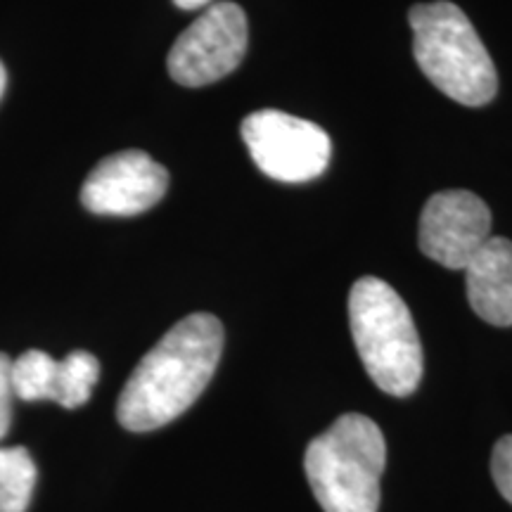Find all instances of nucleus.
I'll list each match as a JSON object with an SVG mask.
<instances>
[{
	"instance_id": "f257e3e1",
	"label": "nucleus",
	"mask_w": 512,
	"mask_h": 512,
	"mask_svg": "<svg viewBox=\"0 0 512 512\" xmlns=\"http://www.w3.org/2000/svg\"><path fill=\"white\" fill-rule=\"evenodd\" d=\"M223 354V325L211 313H192L147 351L121 389L117 420L128 432L169 425L200 399Z\"/></svg>"
},
{
	"instance_id": "f03ea898",
	"label": "nucleus",
	"mask_w": 512,
	"mask_h": 512,
	"mask_svg": "<svg viewBox=\"0 0 512 512\" xmlns=\"http://www.w3.org/2000/svg\"><path fill=\"white\" fill-rule=\"evenodd\" d=\"M387 441L361 413L337 418L306 448L304 470L323 512H377Z\"/></svg>"
},
{
	"instance_id": "7ed1b4c3",
	"label": "nucleus",
	"mask_w": 512,
	"mask_h": 512,
	"mask_svg": "<svg viewBox=\"0 0 512 512\" xmlns=\"http://www.w3.org/2000/svg\"><path fill=\"white\" fill-rule=\"evenodd\" d=\"M408 22L415 62L441 93L467 107L496 98V64L458 5L448 0L413 5Z\"/></svg>"
},
{
	"instance_id": "20e7f679",
	"label": "nucleus",
	"mask_w": 512,
	"mask_h": 512,
	"mask_svg": "<svg viewBox=\"0 0 512 512\" xmlns=\"http://www.w3.org/2000/svg\"><path fill=\"white\" fill-rule=\"evenodd\" d=\"M349 325L363 368L384 394L411 396L422 380V344L406 302L366 275L349 294Z\"/></svg>"
},
{
	"instance_id": "39448f33",
	"label": "nucleus",
	"mask_w": 512,
	"mask_h": 512,
	"mask_svg": "<svg viewBox=\"0 0 512 512\" xmlns=\"http://www.w3.org/2000/svg\"><path fill=\"white\" fill-rule=\"evenodd\" d=\"M240 131L254 164L280 183H309L330 164L332 140L309 119L259 110L242 121Z\"/></svg>"
},
{
	"instance_id": "423d86ee",
	"label": "nucleus",
	"mask_w": 512,
	"mask_h": 512,
	"mask_svg": "<svg viewBox=\"0 0 512 512\" xmlns=\"http://www.w3.org/2000/svg\"><path fill=\"white\" fill-rule=\"evenodd\" d=\"M247 43L245 10L238 3H214L176 38L166 67L181 86L202 88L235 72Z\"/></svg>"
},
{
	"instance_id": "0eeeda50",
	"label": "nucleus",
	"mask_w": 512,
	"mask_h": 512,
	"mask_svg": "<svg viewBox=\"0 0 512 512\" xmlns=\"http://www.w3.org/2000/svg\"><path fill=\"white\" fill-rule=\"evenodd\" d=\"M491 238V211L470 190H444L427 200L420 214L418 245L427 259L465 271Z\"/></svg>"
},
{
	"instance_id": "6e6552de",
	"label": "nucleus",
	"mask_w": 512,
	"mask_h": 512,
	"mask_svg": "<svg viewBox=\"0 0 512 512\" xmlns=\"http://www.w3.org/2000/svg\"><path fill=\"white\" fill-rule=\"evenodd\" d=\"M169 190V171L143 150L105 157L88 174L81 204L100 216H136L152 209Z\"/></svg>"
},
{
	"instance_id": "1a4fd4ad",
	"label": "nucleus",
	"mask_w": 512,
	"mask_h": 512,
	"mask_svg": "<svg viewBox=\"0 0 512 512\" xmlns=\"http://www.w3.org/2000/svg\"><path fill=\"white\" fill-rule=\"evenodd\" d=\"M100 377L98 358L72 351L55 361L46 351H24L12 361V389L22 401H55L62 408H79L91 399Z\"/></svg>"
},
{
	"instance_id": "9d476101",
	"label": "nucleus",
	"mask_w": 512,
	"mask_h": 512,
	"mask_svg": "<svg viewBox=\"0 0 512 512\" xmlns=\"http://www.w3.org/2000/svg\"><path fill=\"white\" fill-rule=\"evenodd\" d=\"M467 299L472 311L498 328L512 325V242L489 238L465 266Z\"/></svg>"
},
{
	"instance_id": "9b49d317",
	"label": "nucleus",
	"mask_w": 512,
	"mask_h": 512,
	"mask_svg": "<svg viewBox=\"0 0 512 512\" xmlns=\"http://www.w3.org/2000/svg\"><path fill=\"white\" fill-rule=\"evenodd\" d=\"M38 470L27 448H0V512H27Z\"/></svg>"
},
{
	"instance_id": "f8f14e48",
	"label": "nucleus",
	"mask_w": 512,
	"mask_h": 512,
	"mask_svg": "<svg viewBox=\"0 0 512 512\" xmlns=\"http://www.w3.org/2000/svg\"><path fill=\"white\" fill-rule=\"evenodd\" d=\"M491 477L498 494L512 505V434L496 441L491 453Z\"/></svg>"
},
{
	"instance_id": "ddd939ff",
	"label": "nucleus",
	"mask_w": 512,
	"mask_h": 512,
	"mask_svg": "<svg viewBox=\"0 0 512 512\" xmlns=\"http://www.w3.org/2000/svg\"><path fill=\"white\" fill-rule=\"evenodd\" d=\"M12 358L0 351V439L10 430L12 422Z\"/></svg>"
},
{
	"instance_id": "4468645a",
	"label": "nucleus",
	"mask_w": 512,
	"mask_h": 512,
	"mask_svg": "<svg viewBox=\"0 0 512 512\" xmlns=\"http://www.w3.org/2000/svg\"><path fill=\"white\" fill-rule=\"evenodd\" d=\"M176 8L181 10H200V8H207L211 0H174Z\"/></svg>"
},
{
	"instance_id": "2eb2a0df",
	"label": "nucleus",
	"mask_w": 512,
	"mask_h": 512,
	"mask_svg": "<svg viewBox=\"0 0 512 512\" xmlns=\"http://www.w3.org/2000/svg\"><path fill=\"white\" fill-rule=\"evenodd\" d=\"M5 83H8V74H5L3 62H0V98H3V93H5Z\"/></svg>"
}]
</instances>
